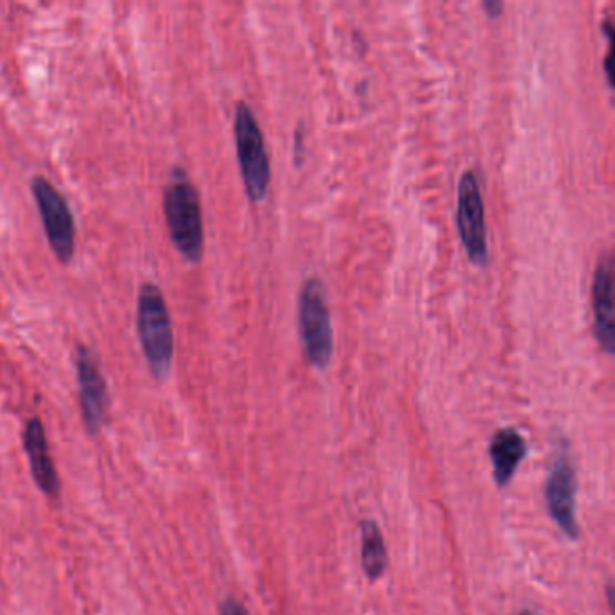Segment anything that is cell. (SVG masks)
Listing matches in <instances>:
<instances>
[{
    "mask_svg": "<svg viewBox=\"0 0 615 615\" xmlns=\"http://www.w3.org/2000/svg\"><path fill=\"white\" fill-rule=\"evenodd\" d=\"M361 563L370 580H378L387 568V547L381 531L372 520L361 523Z\"/></svg>",
    "mask_w": 615,
    "mask_h": 615,
    "instance_id": "12",
    "label": "cell"
},
{
    "mask_svg": "<svg viewBox=\"0 0 615 615\" xmlns=\"http://www.w3.org/2000/svg\"><path fill=\"white\" fill-rule=\"evenodd\" d=\"M484 8L490 11V16L496 17L500 16V11H502L504 4H502V2H494V0H485Z\"/></svg>",
    "mask_w": 615,
    "mask_h": 615,
    "instance_id": "14",
    "label": "cell"
},
{
    "mask_svg": "<svg viewBox=\"0 0 615 615\" xmlns=\"http://www.w3.org/2000/svg\"><path fill=\"white\" fill-rule=\"evenodd\" d=\"M137 335L151 372L155 379L163 381L168 376L174 359V330L165 296L160 287L151 281L141 287L137 300Z\"/></svg>",
    "mask_w": 615,
    "mask_h": 615,
    "instance_id": "2",
    "label": "cell"
},
{
    "mask_svg": "<svg viewBox=\"0 0 615 615\" xmlns=\"http://www.w3.org/2000/svg\"><path fill=\"white\" fill-rule=\"evenodd\" d=\"M31 192L39 206L49 246L60 262L68 264L74 255V221L68 201L42 175L33 177Z\"/></svg>",
    "mask_w": 615,
    "mask_h": 615,
    "instance_id": "6",
    "label": "cell"
},
{
    "mask_svg": "<svg viewBox=\"0 0 615 615\" xmlns=\"http://www.w3.org/2000/svg\"><path fill=\"white\" fill-rule=\"evenodd\" d=\"M221 615H247L246 606L240 601L229 597L221 605Z\"/></svg>",
    "mask_w": 615,
    "mask_h": 615,
    "instance_id": "13",
    "label": "cell"
},
{
    "mask_svg": "<svg viewBox=\"0 0 615 615\" xmlns=\"http://www.w3.org/2000/svg\"><path fill=\"white\" fill-rule=\"evenodd\" d=\"M545 500L549 514L557 527L568 539L576 540L580 534L576 522V471L567 451H560L554 457L545 484Z\"/></svg>",
    "mask_w": 615,
    "mask_h": 615,
    "instance_id": "7",
    "label": "cell"
},
{
    "mask_svg": "<svg viewBox=\"0 0 615 615\" xmlns=\"http://www.w3.org/2000/svg\"><path fill=\"white\" fill-rule=\"evenodd\" d=\"M78 385H80V404H82L83 421L91 433L102 430L107 416L109 393L96 359L85 347H78L76 356Z\"/></svg>",
    "mask_w": 615,
    "mask_h": 615,
    "instance_id": "8",
    "label": "cell"
},
{
    "mask_svg": "<svg viewBox=\"0 0 615 615\" xmlns=\"http://www.w3.org/2000/svg\"><path fill=\"white\" fill-rule=\"evenodd\" d=\"M298 327L301 345L310 365L324 369L335 350V335L330 324L329 304L320 278H309L304 284L298 301Z\"/></svg>",
    "mask_w": 615,
    "mask_h": 615,
    "instance_id": "4",
    "label": "cell"
},
{
    "mask_svg": "<svg viewBox=\"0 0 615 615\" xmlns=\"http://www.w3.org/2000/svg\"><path fill=\"white\" fill-rule=\"evenodd\" d=\"M520 615H534L533 612H522Z\"/></svg>",
    "mask_w": 615,
    "mask_h": 615,
    "instance_id": "15",
    "label": "cell"
},
{
    "mask_svg": "<svg viewBox=\"0 0 615 615\" xmlns=\"http://www.w3.org/2000/svg\"><path fill=\"white\" fill-rule=\"evenodd\" d=\"M233 134L246 194L257 203L266 197L271 181V165L257 116L246 102H238L235 107Z\"/></svg>",
    "mask_w": 615,
    "mask_h": 615,
    "instance_id": "3",
    "label": "cell"
},
{
    "mask_svg": "<svg viewBox=\"0 0 615 615\" xmlns=\"http://www.w3.org/2000/svg\"><path fill=\"white\" fill-rule=\"evenodd\" d=\"M592 310H594V332L601 349L614 352V267L611 257H603L597 264L592 284Z\"/></svg>",
    "mask_w": 615,
    "mask_h": 615,
    "instance_id": "9",
    "label": "cell"
},
{
    "mask_svg": "<svg viewBox=\"0 0 615 615\" xmlns=\"http://www.w3.org/2000/svg\"><path fill=\"white\" fill-rule=\"evenodd\" d=\"M457 226L468 258L476 266H485L490 249H488L484 199L473 170H465L457 186Z\"/></svg>",
    "mask_w": 615,
    "mask_h": 615,
    "instance_id": "5",
    "label": "cell"
},
{
    "mask_svg": "<svg viewBox=\"0 0 615 615\" xmlns=\"http://www.w3.org/2000/svg\"><path fill=\"white\" fill-rule=\"evenodd\" d=\"M24 448L30 457L34 482L48 496L57 499L60 494V479L49 455L48 439L40 419H30L25 424Z\"/></svg>",
    "mask_w": 615,
    "mask_h": 615,
    "instance_id": "10",
    "label": "cell"
},
{
    "mask_svg": "<svg viewBox=\"0 0 615 615\" xmlns=\"http://www.w3.org/2000/svg\"><path fill=\"white\" fill-rule=\"evenodd\" d=\"M170 237L189 262H199L204 249L203 209L194 183L175 168L163 197Z\"/></svg>",
    "mask_w": 615,
    "mask_h": 615,
    "instance_id": "1",
    "label": "cell"
},
{
    "mask_svg": "<svg viewBox=\"0 0 615 615\" xmlns=\"http://www.w3.org/2000/svg\"><path fill=\"white\" fill-rule=\"evenodd\" d=\"M490 455L494 480L500 488H505L527 455V442L514 428H502L491 439Z\"/></svg>",
    "mask_w": 615,
    "mask_h": 615,
    "instance_id": "11",
    "label": "cell"
}]
</instances>
